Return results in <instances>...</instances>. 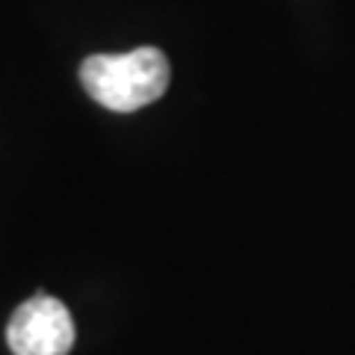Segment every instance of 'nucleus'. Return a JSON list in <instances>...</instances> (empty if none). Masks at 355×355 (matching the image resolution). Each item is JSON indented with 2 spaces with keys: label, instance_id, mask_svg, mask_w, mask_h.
Masks as SVG:
<instances>
[{
  "label": "nucleus",
  "instance_id": "obj_1",
  "mask_svg": "<svg viewBox=\"0 0 355 355\" xmlns=\"http://www.w3.org/2000/svg\"><path fill=\"white\" fill-rule=\"evenodd\" d=\"M169 60L160 48H137L130 53H95L80 65V83L101 107L133 113L154 104L169 89Z\"/></svg>",
  "mask_w": 355,
  "mask_h": 355
},
{
  "label": "nucleus",
  "instance_id": "obj_2",
  "mask_svg": "<svg viewBox=\"0 0 355 355\" xmlns=\"http://www.w3.org/2000/svg\"><path fill=\"white\" fill-rule=\"evenodd\" d=\"M6 343L15 355H69L74 347V320L60 299L36 293L15 308L6 326Z\"/></svg>",
  "mask_w": 355,
  "mask_h": 355
}]
</instances>
